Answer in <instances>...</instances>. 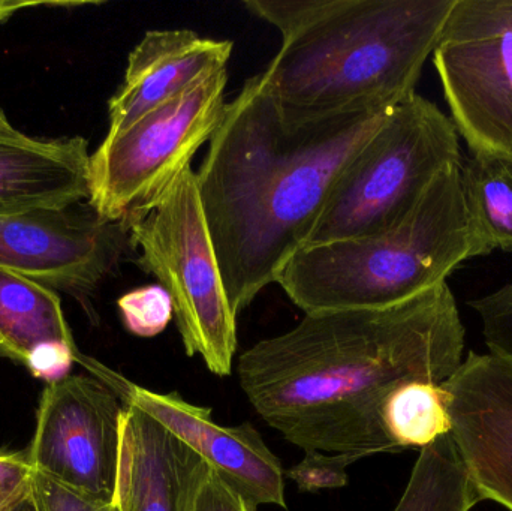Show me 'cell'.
<instances>
[{
  "label": "cell",
  "mask_w": 512,
  "mask_h": 511,
  "mask_svg": "<svg viewBox=\"0 0 512 511\" xmlns=\"http://www.w3.org/2000/svg\"><path fill=\"white\" fill-rule=\"evenodd\" d=\"M465 327L447 282L399 305L306 314L239 359L256 413L306 450L397 453L385 399L406 381L445 383L463 363Z\"/></svg>",
  "instance_id": "6da1fadb"
},
{
  "label": "cell",
  "mask_w": 512,
  "mask_h": 511,
  "mask_svg": "<svg viewBox=\"0 0 512 511\" xmlns=\"http://www.w3.org/2000/svg\"><path fill=\"white\" fill-rule=\"evenodd\" d=\"M390 111L295 113L261 74L227 102L197 179L234 314L307 245L337 179Z\"/></svg>",
  "instance_id": "7a4b0ae2"
},
{
  "label": "cell",
  "mask_w": 512,
  "mask_h": 511,
  "mask_svg": "<svg viewBox=\"0 0 512 511\" xmlns=\"http://www.w3.org/2000/svg\"><path fill=\"white\" fill-rule=\"evenodd\" d=\"M456 0H248L282 33L261 77L306 116L387 111L414 95Z\"/></svg>",
  "instance_id": "3957f363"
},
{
  "label": "cell",
  "mask_w": 512,
  "mask_h": 511,
  "mask_svg": "<svg viewBox=\"0 0 512 511\" xmlns=\"http://www.w3.org/2000/svg\"><path fill=\"white\" fill-rule=\"evenodd\" d=\"M460 165L442 171L390 230L306 246L277 284L304 314L381 309L444 284L471 258L492 254L466 206Z\"/></svg>",
  "instance_id": "277c9868"
},
{
  "label": "cell",
  "mask_w": 512,
  "mask_h": 511,
  "mask_svg": "<svg viewBox=\"0 0 512 511\" xmlns=\"http://www.w3.org/2000/svg\"><path fill=\"white\" fill-rule=\"evenodd\" d=\"M462 161L450 116L414 93L391 108L337 179L306 246L390 230L442 171Z\"/></svg>",
  "instance_id": "5b68a950"
},
{
  "label": "cell",
  "mask_w": 512,
  "mask_h": 511,
  "mask_svg": "<svg viewBox=\"0 0 512 511\" xmlns=\"http://www.w3.org/2000/svg\"><path fill=\"white\" fill-rule=\"evenodd\" d=\"M137 264L170 294L189 357L218 377L233 372L237 315L231 308L198 189L186 168L164 192L125 221Z\"/></svg>",
  "instance_id": "8992f818"
},
{
  "label": "cell",
  "mask_w": 512,
  "mask_h": 511,
  "mask_svg": "<svg viewBox=\"0 0 512 511\" xmlns=\"http://www.w3.org/2000/svg\"><path fill=\"white\" fill-rule=\"evenodd\" d=\"M227 83L224 69L105 137L90 156L89 206L99 218L125 222L191 167L195 153L221 125Z\"/></svg>",
  "instance_id": "52a82bcc"
},
{
  "label": "cell",
  "mask_w": 512,
  "mask_h": 511,
  "mask_svg": "<svg viewBox=\"0 0 512 511\" xmlns=\"http://www.w3.org/2000/svg\"><path fill=\"white\" fill-rule=\"evenodd\" d=\"M432 56L472 153L512 156V0H456Z\"/></svg>",
  "instance_id": "ba28073f"
},
{
  "label": "cell",
  "mask_w": 512,
  "mask_h": 511,
  "mask_svg": "<svg viewBox=\"0 0 512 511\" xmlns=\"http://www.w3.org/2000/svg\"><path fill=\"white\" fill-rule=\"evenodd\" d=\"M125 404L95 375L47 384L27 449L36 473L78 494L114 501Z\"/></svg>",
  "instance_id": "9c48e42d"
},
{
  "label": "cell",
  "mask_w": 512,
  "mask_h": 511,
  "mask_svg": "<svg viewBox=\"0 0 512 511\" xmlns=\"http://www.w3.org/2000/svg\"><path fill=\"white\" fill-rule=\"evenodd\" d=\"M132 249L125 222L95 210L0 213V269L41 282L89 303Z\"/></svg>",
  "instance_id": "30bf717a"
},
{
  "label": "cell",
  "mask_w": 512,
  "mask_h": 511,
  "mask_svg": "<svg viewBox=\"0 0 512 511\" xmlns=\"http://www.w3.org/2000/svg\"><path fill=\"white\" fill-rule=\"evenodd\" d=\"M444 387L450 435L475 491L512 511V363L469 353Z\"/></svg>",
  "instance_id": "8fae6325"
},
{
  "label": "cell",
  "mask_w": 512,
  "mask_h": 511,
  "mask_svg": "<svg viewBox=\"0 0 512 511\" xmlns=\"http://www.w3.org/2000/svg\"><path fill=\"white\" fill-rule=\"evenodd\" d=\"M122 402L138 405L188 444L228 485L258 506L286 509L285 471L251 425L221 426L210 408L189 404L179 393L144 389L108 369L102 378Z\"/></svg>",
  "instance_id": "7c38bea8"
},
{
  "label": "cell",
  "mask_w": 512,
  "mask_h": 511,
  "mask_svg": "<svg viewBox=\"0 0 512 511\" xmlns=\"http://www.w3.org/2000/svg\"><path fill=\"white\" fill-rule=\"evenodd\" d=\"M234 44L188 29L150 30L129 54L122 86L108 102L107 137L227 69Z\"/></svg>",
  "instance_id": "4fadbf2b"
},
{
  "label": "cell",
  "mask_w": 512,
  "mask_h": 511,
  "mask_svg": "<svg viewBox=\"0 0 512 511\" xmlns=\"http://www.w3.org/2000/svg\"><path fill=\"white\" fill-rule=\"evenodd\" d=\"M123 404L117 509L188 511L209 465L143 408Z\"/></svg>",
  "instance_id": "5bb4252c"
},
{
  "label": "cell",
  "mask_w": 512,
  "mask_h": 511,
  "mask_svg": "<svg viewBox=\"0 0 512 511\" xmlns=\"http://www.w3.org/2000/svg\"><path fill=\"white\" fill-rule=\"evenodd\" d=\"M89 143L0 131V213L65 210L90 198Z\"/></svg>",
  "instance_id": "9a60e30c"
},
{
  "label": "cell",
  "mask_w": 512,
  "mask_h": 511,
  "mask_svg": "<svg viewBox=\"0 0 512 511\" xmlns=\"http://www.w3.org/2000/svg\"><path fill=\"white\" fill-rule=\"evenodd\" d=\"M47 342L75 344L53 288L0 269V357L26 363L36 347Z\"/></svg>",
  "instance_id": "2e32d148"
},
{
  "label": "cell",
  "mask_w": 512,
  "mask_h": 511,
  "mask_svg": "<svg viewBox=\"0 0 512 511\" xmlns=\"http://www.w3.org/2000/svg\"><path fill=\"white\" fill-rule=\"evenodd\" d=\"M463 197L493 251L512 252V156L474 153L460 165Z\"/></svg>",
  "instance_id": "e0dca14e"
},
{
  "label": "cell",
  "mask_w": 512,
  "mask_h": 511,
  "mask_svg": "<svg viewBox=\"0 0 512 511\" xmlns=\"http://www.w3.org/2000/svg\"><path fill=\"white\" fill-rule=\"evenodd\" d=\"M480 501L453 438L447 435L420 450L394 511H471Z\"/></svg>",
  "instance_id": "ac0fdd59"
},
{
  "label": "cell",
  "mask_w": 512,
  "mask_h": 511,
  "mask_svg": "<svg viewBox=\"0 0 512 511\" xmlns=\"http://www.w3.org/2000/svg\"><path fill=\"white\" fill-rule=\"evenodd\" d=\"M385 434L399 452L432 446L451 434L444 383L414 380L397 386L382 407Z\"/></svg>",
  "instance_id": "d6986e66"
},
{
  "label": "cell",
  "mask_w": 512,
  "mask_h": 511,
  "mask_svg": "<svg viewBox=\"0 0 512 511\" xmlns=\"http://www.w3.org/2000/svg\"><path fill=\"white\" fill-rule=\"evenodd\" d=\"M123 324L140 338L161 335L174 318L173 302L162 285L135 288L117 300Z\"/></svg>",
  "instance_id": "ffe728a7"
},
{
  "label": "cell",
  "mask_w": 512,
  "mask_h": 511,
  "mask_svg": "<svg viewBox=\"0 0 512 511\" xmlns=\"http://www.w3.org/2000/svg\"><path fill=\"white\" fill-rule=\"evenodd\" d=\"M360 456L306 450L304 458L285 476L301 492H319L340 489L348 485V467L360 461Z\"/></svg>",
  "instance_id": "44dd1931"
},
{
  "label": "cell",
  "mask_w": 512,
  "mask_h": 511,
  "mask_svg": "<svg viewBox=\"0 0 512 511\" xmlns=\"http://www.w3.org/2000/svg\"><path fill=\"white\" fill-rule=\"evenodd\" d=\"M30 498L36 511H119L114 501L93 500L36 471L30 477Z\"/></svg>",
  "instance_id": "7402d4cb"
},
{
  "label": "cell",
  "mask_w": 512,
  "mask_h": 511,
  "mask_svg": "<svg viewBox=\"0 0 512 511\" xmlns=\"http://www.w3.org/2000/svg\"><path fill=\"white\" fill-rule=\"evenodd\" d=\"M75 362L83 365L89 374L96 365L95 359L84 356L74 345L65 344V342H47L36 347L27 357L24 365L33 377L51 384L69 377Z\"/></svg>",
  "instance_id": "603a6c76"
},
{
  "label": "cell",
  "mask_w": 512,
  "mask_h": 511,
  "mask_svg": "<svg viewBox=\"0 0 512 511\" xmlns=\"http://www.w3.org/2000/svg\"><path fill=\"white\" fill-rule=\"evenodd\" d=\"M188 511H256V506L209 467Z\"/></svg>",
  "instance_id": "cb8c5ba5"
},
{
  "label": "cell",
  "mask_w": 512,
  "mask_h": 511,
  "mask_svg": "<svg viewBox=\"0 0 512 511\" xmlns=\"http://www.w3.org/2000/svg\"><path fill=\"white\" fill-rule=\"evenodd\" d=\"M487 315L496 350L512 363V284L490 294Z\"/></svg>",
  "instance_id": "d4e9b609"
},
{
  "label": "cell",
  "mask_w": 512,
  "mask_h": 511,
  "mask_svg": "<svg viewBox=\"0 0 512 511\" xmlns=\"http://www.w3.org/2000/svg\"><path fill=\"white\" fill-rule=\"evenodd\" d=\"M27 452H3L0 450V488L20 485L32 476Z\"/></svg>",
  "instance_id": "484cf974"
},
{
  "label": "cell",
  "mask_w": 512,
  "mask_h": 511,
  "mask_svg": "<svg viewBox=\"0 0 512 511\" xmlns=\"http://www.w3.org/2000/svg\"><path fill=\"white\" fill-rule=\"evenodd\" d=\"M32 477V476H30ZM30 495V480L20 485L0 488V511H14Z\"/></svg>",
  "instance_id": "4316f807"
},
{
  "label": "cell",
  "mask_w": 512,
  "mask_h": 511,
  "mask_svg": "<svg viewBox=\"0 0 512 511\" xmlns=\"http://www.w3.org/2000/svg\"><path fill=\"white\" fill-rule=\"evenodd\" d=\"M38 3L33 2H11V0H0V23L8 20L11 15L27 6H36Z\"/></svg>",
  "instance_id": "83f0119b"
},
{
  "label": "cell",
  "mask_w": 512,
  "mask_h": 511,
  "mask_svg": "<svg viewBox=\"0 0 512 511\" xmlns=\"http://www.w3.org/2000/svg\"><path fill=\"white\" fill-rule=\"evenodd\" d=\"M14 511H36L35 504H33L32 498H26V500L21 501L17 507H15Z\"/></svg>",
  "instance_id": "f1b7e54d"
},
{
  "label": "cell",
  "mask_w": 512,
  "mask_h": 511,
  "mask_svg": "<svg viewBox=\"0 0 512 511\" xmlns=\"http://www.w3.org/2000/svg\"><path fill=\"white\" fill-rule=\"evenodd\" d=\"M12 129H15L14 126L11 125L8 117L5 116L2 108H0V131H12Z\"/></svg>",
  "instance_id": "f546056e"
}]
</instances>
